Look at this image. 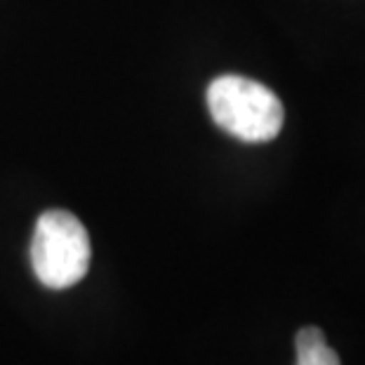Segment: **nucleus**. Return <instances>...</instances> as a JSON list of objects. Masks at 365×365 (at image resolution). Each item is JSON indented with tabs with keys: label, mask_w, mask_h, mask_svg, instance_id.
Here are the masks:
<instances>
[{
	"label": "nucleus",
	"mask_w": 365,
	"mask_h": 365,
	"mask_svg": "<svg viewBox=\"0 0 365 365\" xmlns=\"http://www.w3.org/2000/svg\"><path fill=\"white\" fill-rule=\"evenodd\" d=\"M207 108L227 135L247 144H264L278 137L285 111L267 85L245 76H220L207 88Z\"/></svg>",
	"instance_id": "nucleus-1"
},
{
	"label": "nucleus",
	"mask_w": 365,
	"mask_h": 365,
	"mask_svg": "<svg viewBox=\"0 0 365 365\" xmlns=\"http://www.w3.org/2000/svg\"><path fill=\"white\" fill-rule=\"evenodd\" d=\"M92 247L83 222L66 210H48L38 217L31 238V267L45 287L64 290L83 281Z\"/></svg>",
	"instance_id": "nucleus-2"
},
{
	"label": "nucleus",
	"mask_w": 365,
	"mask_h": 365,
	"mask_svg": "<svg viewBox=\"0 0 365 365\" xmlns=\"http://www.w3.org/2000/svg\"><path fill=\"white\" fill-rule=\"evenodd\" d=\"M297 365H341L337 351H332L321 328H302L294 337Z\"/></svg>",
	"instance_id": "nucleus-3"
}]
</instances>
